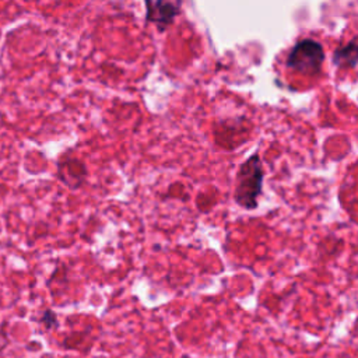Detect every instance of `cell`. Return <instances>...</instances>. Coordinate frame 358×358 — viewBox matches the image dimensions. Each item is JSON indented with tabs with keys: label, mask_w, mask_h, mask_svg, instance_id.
Listing matches in <instances>:
<instances>
[{
	"label": "cell",
	"mask_w": 358,
	"mask_h": 358,
	"mask_svg": "<svg viewBox=\"0 0 358 358\" xmlns=\"http://www.w3.org/2000/svg\"><path fill=\"white\" fill-rule=\"evenodd\" d=\"M263 167L259 154L251 156L238 169L234 199L238 206L247 210L258 207V198L263 187Z\"/></svg>",
	"instance_id": "cell-1"
},
{
	"label": "cell",
	"mask_w": 358,
	"mask_h": 358,
	"mask_svg": "<svg viewBox=\"0 0 358 358\" xmlns=\"http://www.w3.org/2000/svg\"><path fill=\"white\" fill-rule=\"evenodd\" d=\"M325 62L323 46L311 38L296 42L290 50L285 65L288 69L305 76H315L322 70Z\"/></svg>",
	"instance_id": "cell-2"
},
{
	"label": "cell",
	"mask_w": 358,
	"mask_h": 358,
	"mask_svg": "<svg viewBox=\"0 0 358 358\" xmlns=\"http://www.w3.org/2000/svg\"><path fill=\"white\" fill-rule=\"evenodd\" d=\"M181 2H162V0H156V2H144L146 8V21L151 23L157 27L160 32L169 28L175 19L181 13Z\"/></svg>",
	"instance_id": "cell-3"
},
{
	"label": "cell",
	"mask_w": 358,
	"mask_h": 358,
	"mask_svg": "<svg viewBox=\"0 0 358 358\" xmlns=\"http://www.w3.org/2000/svg\"><path fill=\"white\" fill-rule=\"evenodd\" d=\"M57 173L61 181L70 188H79L83 184V179L87 176V168L79 158L65 157L57 164Z\"/></svg>",
	"instance_id": "cell-4"
},
{
	"label": "cell",
	"mask_w": 358,
	"mask_h": 358,
	"mask_svg": "<svg viewBox=\"0 0 358 358\" xmlns=\"http://www.w3.org/2000/svg\"><path fill=\"white\" fill-rule=\"evenodd\" d=\"M333 64L340 69L355 68L358 65V35L335 50Z\"/></svg>",
	"instance_id": "cell-5"
},
{
	"label": "cell",
	"mask_w": 358,
	"mask_h": 358,
	"mask_svg": "<svg viewBox=\"0 0 358 358\" xmlns=\"http://www.w3.org/2000/svg\"><path fill=\"white\" fill-rule=\"evenodd\" d=\"M86 333L84 332H73L64 340V348L65 350H80L84 351L82 343L86 341Z\"/></svg>",
	"instance_id": "cell-6"
},
{
	"label": "cell",
	"mask_w": 358,
	"mask_h": 358,
	"mask_svg": "<svg viewBox=\"0 0 358 358\" xmlns=\"http://www.w3.org/2000/svg\"><path fill=\"white\" fill-rule=\"evenodd\" d=\"M38 322L42 325V328L45 330H55L59 328V319H57V315L52 311V310H45L42 311V314L39 315V319Z\"/></svg>",
	"instance_id": "cell-7"
}]
</instances>
